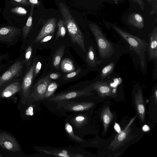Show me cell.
I'll list each match as a JSON object with an SVG mask.
<instances>
[{
	"mask_svg": "<svg viewBox=\"0 0 157 157\" xmlns=\"http://www.w3.org/2000/svg\"><path fill=\"white\" fill-rule=\"evenodd\" d=\"M127 21L130 25L139 29H142L144 26L143 18L138 13L130 14L128 17Z\"/></svg>",
	"mask_w": 157,
	"mask_h": 157,
	"instance_id": "d6986e66",
	"label": "cell"
},
{
	"mask_svg": "<svg viewBox=\"0 0 157 157\" xmlns=\"http://www.w3.org/2000/svg\"><path fill=\"white\" fill-rule=\"evenodd\" d=\"M148 3L150 4L153 8L152 10L150 12L151 14H154L155 12L156 13L157 7V0H146Z\"/></svg>",
	"mask_w": 157,
	"mask_h": 157,
	"instance_id": "1f68e13d",
	"label": "cell"
},
{
	"mask_svg": "<svg viewBox=\"0 0 157 157\" xmlns=\"http://www.w3.org/2000/svg\"><path fill=\"white\" fill-rule=\"evenodd\" d=\"M0 146L9 151L16 152L20 150L19 144L11 136L6 133L0 134Z\"/></svg>",
	"mask_w": 157,
	"mask_h": 157,
	"instance_id": "4fadbf2b",
	"label": "cell"
},
{
	"mask_svg": "<svg viewBox=\"0 0 157 157\" xmlns=\"http://www.w3.org/2000/svg\"><path fill=\"white\" fill-rule=\"evenodd\" d=\"M17 2L23 4L26 6L30 5V3L28 0H14Z\"/></svg>",
	"mask_w": 157,
	"mask_h": 157,
	"instance_id": "8d00e7d4",
	"label": "cell"
},
{
	"mask_svg": "<svg viewBox=\"0 0 157 157\" xmlns=\"http://www.w3.org/2000/svg\"><path fill=\"white\" fill-rule=\"evenodd\" d=\"M132 119L125 127V128L120 132L118 133L113 140L111 142L109 147V149L114 151L122 146L128 141L130 138L131 128L130 126L134 121Z\"/></svg>",
	"mask_w": 157,
	"mask_h": 157,
	"instance_id": "30bf717a",
	"label": "cell"
},
{
	"mask_svg": "<svg viewBox=\"0 0 157 157\" xmlns=\"http://www.w3.org/2000/svg\"><path fill=\"white\" fill-rule=\"evenodd\" d=\"M51 82L50 79L48 76H44L40 79L30 92L27 99L28 103L42 101L48 86Z\"/></svg>",
	"mask_w": 157,
	"mask_h": 157,
	"instance_id": "8992f818",
	"label": "cell"
},
{
	"mask_svg": "<svg viewBox=\"0 0 157 157\" xmlns=\"http://www.w3.org/2000/svg\"><path fill=\"white\" fill-rule=\"evenodd\" d=\"M85 88L96 90L98 95L102 98L106 97H115L116 93L110 85L107 82L102 80L97 81Z\"/></svg>",
	"mask_w": 157,
	"mask_h": 157,
	"instance_id": "ba28073f",
	"label": "cell"
},
{
	"mask_svg": "<svg viewBox=\"0 0 157 157\" xmlns=\"http://www.w3.org/2000/svg\"><path fill=\"white\" fill-rule=\"evenodd\" d=\"M86 62L90 67H95L99 64L100 62L96 57L93 46H90L88 48L86 58Z\"/></svg>",
	"mask_w": 157,
	"mask_h": 157,
	"instance_id": "44dd1931",
	"label": "cell"
},
{
	"mask_svg": "<svg viewBox=\"0 0 157 157\" xmlns=\"http://www.w3.org/2000/svg\"><path fill=\"white\" fill-rule=\"evenodd\" d=\"M21 84L18 79L12 81L3 89L1 94V96L8 98L12 96L21 89Z\"/></svg>",
	"mask_w": 157,
	"mask_h": 157,
	"instance_id": "e0dca14e",
	"label": "cell"
},
{
	"mask_svg": "<svg viewBox=\"0 0 157 157\" xmlns=\"http://www.w3.org/2000/svg\"><path fill=\"white\" fill-rule=\"evenodd\" d=\"M89 26L95 39L100 58L105 59L110 57L114 52L112 44L106 39L100 28L97 25L90 24Z\"/></svg>",
	"mask_w": 157,
	"mask_h": 157,
	"instance_id": "3957f363",
	"label": "cell"
},
{
	"mask_svg": "<svg viewBox=\"0 0 157 157\" xmlns=\"http://www.w3.org/2000/svg\"><path fill=\"white\" fill-rule=\"evenodd\" d=\"M149 42L147 50L150 58L157 60V27L149 34Z\"/></svg>",
	"mask_w": 157,
	"mask_h": 157,
	"instance_id": "2e32d148",
	"label": "cell"
},
{
	"mask_svg": "<svg viewBox=\"0 0 157 157\" xmlns=\"http://www.w3.org/2000/svg\"><path fill=\"white\" fill-rule=\"evenodd\" d=\"M90 102H75L72 100L69 101L62 107L63 110L73 113L83 112L89 110L94 105Z\"/></svg>",
	"mask_w": 157,
	"mask_h": 157,
	"instance_id": "8fae6325",
	"label": "cell"
},
{
	"mask_svg": "<svg viewBox=\"0 0 157 157\" xmlns=\"http://www.w3.org/2000/svg\"><path fill=\"white\" fill-rule=\"evenodd\" d=\"M133 2L137 3L140 7L142 10L144 9V3L143 0H131Z\"/></svg>",
	"mask_w": 157,
	"mask_h": 157,
	"instance_id": "836d02e7",
	"label": "cell"
},
{
	"mask_svg": "<svg viewBox=\"0 0 157 157\" xmlns=\"http://www.w3.org/2000/svg\"><path fill=\"white\" fill-rule=\"evenodd\" d=\"M65 129L67 135L73 141L81 145L84 142L83 140L75 134L72 126L67 120L65 121Z\"/></svg>",
	"mask_w": 157,
	"mask_h": 157,
	"instance_id": "7402d4cb",
	"label": "cell"
},
{
	"mask_svg": "<svg viewBox=\"0 0 157 157\" xmlns=\"http://www.w3.org/2000/svg\"><path fill=\"white\" fill-rule=\"evenodd\" d=\"M101 117L103 124L104 131L105 132L113 117V115L110 111L109 107L106 106L102 109L101 114Z\"/></svg>",
	"mask_w": 157,
	"mask_h": 157,
	"instance_id": "ffe728a7",
	"label": "cell"
},
{
	"mask_svg": "<svg viewBox=\"0 0 157 157\" xmlns=\"http://www.w3.org/2000/svg\"><path fill=\"white\" fill-rule=\"evenodd\" d=\"M29 2L31 5H37L39 3L38 0H29Z\"/></svg>",
	"mask_w": 157,
	"mask_h": 157,
	"instance_id": "f35d334b",
	"label": "cell"
},
{
	"mask_svg": "<svg viewBox=\"0 0 157 157\" xmlns=\"http://www.w3.org/2000/svg\"><path fill=\"white\" fill-rule=\"evenodd\" d=\"M142 129L144 132H147L150 129L149 127L147 125H144L142 127Z\"/></svg>",
	"mask_w": 157,
	"mask_h": 157,
	"instance_id": "ab89813d",
	"label": "cell"
},
{
	"mask_svg": "<svg viewBox=\"0 0 157 157\" xmlns=\"http://www.w3.org/2000/svg\"><path fill=\"white\" fill-rule=\"evenodd\" d=\"M36 63L35 59L32 64L30 67L23 79L21 90L26 100L28 99L33 82L34 77V71Z\"/></svg>",
	"mask_w": 157,
	"mask_h": 157,
	"instance_id": "9c48e42d",
	"label": "cell"
},
{
	"mask_svg": "<svg viewBox=\"0 0 157 157\" xmlns=\"http://www.w3.org/2000/svg\"><path fill=\"white\" fill-rule=\"evenodd\" d=\"M53 36V35L52 34L47 36L41 39L39 42L40 43H42L47 42L51 40Z\"/></svg>",
	"mask_w": 157,
	"mask_h": 157,
	"instance_id": "e575fe53",
	"label": "cell"
},
{
	"mask_svg": "<svg viewBox=\"0 0 157 157\" xmlns=\"http://www.w3.org/2000/svg\"><path fill=\"white\" fill-rule=\"evenodd\" d=\"M58 30L54 41L57 40L60 36L63 37L66 33V28L63 21L61 18H60L58 21Z\"/></svg>",
	"mask_w": 157,
	"mask_h": 157,
	"instance_id": "83f0119b",
	"label": "cell"
},
{
	"mask_svg": "<svg viewBox=\"0 0 157 157\" xmlns=\"http://www.w3.org/2000/svg\"><path fill=\"white\" fill-rule=\"evenodd\" d=\"M134 99L137 113L141 121L143 122L145 119V109L140 89H139L137 93L135 94Z\"/></svg>",
	"mask_w": 157,
	"mask_h": 157,
	"instance_id": "ac0fdd59",
	"label": "cell"
},
{
	"mask_svg": "<svg viewBox=\"0 0 157 157\" xmlns=\"http://www.w3.org/2000/svg\"><path fill=\"white\" fill-rule=\"evenodd\" d=\"M60 76V74L52 73L49 75V78L53 79H56L58 78Z\"/></svg>",
	"mask_w": 157,
	"mask_h": 157,
	"instance_id": "d590c367",
	"label": "cell"
},
{
	"mask_svg": "<svg viewBox=\"0 0 157 157\" xmlns=\"http://www.w3.org/2000/svg\"><path fill=\"white\" fill-rule=\"evenodd\" d=\"M81 71V68H79L77 70L69 73L65 75L63 78L65 80H68L72 78L77 75Z\"/></svg>",
	"mask_w": 157,
	"mask_h": 157,
	"instance_id": "4dcf8cb0",
	"label": "cell"
},
{
	"mask_svg": "<svg viewBox=\"0 0 157 157\" xmlns=\"http://www.w3.org/2000/svg\"><path fill=\"white\" fill-rule=\"evenodd\" d=\"M75 128L81 129L87 124L88 118L82 112L74 113L68 116L66 119Z\"/></svg>",
	"mask_w": 157,
	"mask_h": 157,
	"instance_id": "9a60e30c",
	"label": "cell"
},
{
	"mask_svg": "<svg viewBox=\"0 0 157 157\" xmlns=\"http://www.w3.org/2000/svg\"><path fill=\"white\" fill-rule=\"evenodd\" d=\"M25 60L17 61L0 76V87L12 81L21 74Z\"/></svg>",
	"mask_w": 157,
	"mask_h": 157,
	"instance_id": "52a82bcc",
	"label": "cell"
},
{
	"mask_svg": "<svg viewBox=\"0 0 157 157\" xmlns=\"http://www.w3.org/2000/svg\"><path fill=\"white\" fill-rule=\"evenodd\" d=\"M112 27L130 45L135 53L139 56L142 71L145 73L147 69L145 56L146 48L145 41L126 32L116 25H113Z\"/></svg>",
	"mask_w": 157,
	"mask_h": 157,
	"instance_id": "7a4b0ae2",
	"label": "cell"
},
{
	"mask_svg": "<svg viewBox=\"0 0 157 157\" xmlns=\"http://www.w3.org/2000/svg\"><path fill=\"white\" fill-rule=\"evenodd\" d=\"M154 95L155 96V99L156 102L157 101V87H156L155 89V90L154 92Z\"/></svg>",
	"mask_w": 157,
	"mask_h": 157,
	"instance_id": "60d3db41",
	"label": "cell"
},
{
	"mask_svg": "<svg viewBox=\"0 0 157 157\" xmlns=\"http://www.w3.org/2000/svg\"><path fill=\"white\" fill-rule=\"evenodd\" d=\"M114 128L118 133H119L121 131L119 125L116 123H115Z\"/></svg>",
	"mask_w": 157,
	"mask_h": 157,
	"instance_id": "74e56055",
	"label": "cell"
},
{
	"mask_svg": "<svg viewBox=\"0 0 157 157\" xmlns=\"http://www.w3.org/2000/svg\"><path fill=\"white\" fill-rule=\"evenodd\" d=\"M0 156H2V155L0 154Z\"/></svg>",
	"mask_w": 157,
	"mask_h": 157,
	"instance_id": "7bdbcfd3",
	"label": "cell"
},
{
	"mask_svg": "<svg viewBox=\"0 0 157 157\" xmlns=\"http://www.w3.org/2000/svg\"><path fill=\"white\" fill-rule=\"evenodd\" d=\"M58 87V85L56 82H51L48 86L43 100H48L53 96Z\"/></svg>",
	"mask_w": 157,
	"mask_h": 157,
	"instance_id": "484cf974",
	"label": "cell"
},
{
	"mask_svg": "<svg viewBox=\"0 0 157 157\" xmlns=\"http://www.w3.org/2000/svg\"><path fill=\"white\" fill-rule=\"evenodd\" d=\"M59 6L62 20L72 42L73 44H77L84 52L86 48L82 33L66 5L60 3Z\"/></svg>",
	"mask_w": 157,
	"mask_h": 157,
	"instance_id": "6da1fadb",
	"label": "cell"
},
{
	"mask_svg": "<svg viewBox=\"0 0 157 157\" xmlns=\"http://www.w3.org/2000/svg\"><path fill=\"white\" fill-rule=\"evenodd\" d=\"M10 11L12 13L21 15H25L27 12V11L25 9L21 7L13 8Z\"/></svg>",
	"mask_w": 157,
	"mask_h": 157,
	"instance_id": "f546056e",
	"label": "cell"
},
{
	"mask_svg": "<svg viewBox=\"0 0 157 157\" xmlns=\"http://www.w3.org/2000/svg\"><path fill=\"white\" fill-rule=\"evenodd\" d=\"M37 150L39 153L63 157H83L81 149L73 147L57 148L49 147H39Z\"/></svg>",
	"mask_w": 157,
	"mask_h": 157,
	"instance_id": "5b68a950",
	"label": "cell"
},
{
	"mask_svg": "<svg viewBox=\"0 0 157 157\" xmlns=\"http://www.w3.org/2000/svg\"><path fill=\"white\" fill-rule=\"evenodd\" d=\"M2 58V56L0 55V59Z\"/></svg>",
	"mask_w": 157,
	"mask_h": 157,
	"instance_id": "b9f144b4",
	"label": "cell"
},
{
	"mask_svg": "<svg viewBox=\"0 0 157 157\" xmlns=\"http://www.w3.org/2000/svg\"><path fill=\"white\" fill-rule=\"evenodd\" d=\"M21 30L13 26L0 27V43H9L13 41L21 33Z\"/></svg>",
	"mask_w": 157,
	"mask_h": 157,
	"instance_id": "7c38bea8",
	"label": "cell"
},
{
	"mask_svg": "<svg viewBox=\"0 0 157 157\" xmlns=\"http://www.w3.org/2000/svg\"><path fill=\"white\" fill-rule=\"evenodd\" d=\"M60 65L61 69L64 73H70L75 70L73 61L69 58L63 59Z\"/></svg>",
	"mask_w": 157,
	"mask_h": 157,
	"instance_id": "cb8c5ba5",
	"label": "cell"
},
{
	"mask_svg": "<svg viewBox=\"0 0 157 157\" xmlns=\"http://www.w3.org/2000/svg\"><path fill=\"white\" fill-rule=\"evenodd\" d=\"M41 63L40 61H38L36 63L34 71V77H36L39 74L41 69Z\"/></svg>",
	"mask_w": 157,
	"mask_h": 157,
	"instance_id": "d6a6232c",
	"label": "cell"
},
{
	"mask_svg": "<svg viewBox=\"0 0 157 157\" xmlns=\"http://www.w3.org/2000/svg\"><path fill=\"white\" fill-rule=\"evenodd\" d=\"M31 5V8L29 17L26 23L22 29L23 37L24 39L26 38L29 33L32 25L33 16L34 5Z\"/></svg>",
	"mask_w": 157,
	"mask_h": 157,
	"instance_id": "d4e9b609",
	"label": "cell"
},
{
	"mask_svg": "<svg viewBox=\"0 0 157 157\" xmlns=\"http://www.w3.org/2000/svg\"><path fill=\"white\" fill-rule=\"evenodd\" d=\"M56 19L55 17L48 19L43 26L33 43H37L44 37L53 34L56 29Z\"/></svg>",
	"mask_w": 157,
	"mask_h": 157,
	"instance_id": "5bb4252c",
	"label": "cell"
},
{
	"mask_svg": "<svg viewBox=\"0 0 157 157\" xmlns=\"http://www.w3.org/2000/svg\"><path fill=\"white\" fill-rule=\"evenodd\" d=\"M114 67V64L111 62L105 67L102 70L101 77L102 80L109 76L113 72Z\"/></svg>",
	"mask_w": 157,
	"mask_h": 157,
	"instance_id": "4316f807",
	"label": "cell"
},
{
	"mask_svg": "<svg viewBox=\"0 0 157 157\" xmlns=\"http://www.w3.org/2000/svg\"><path fill=\"white\" fill-rule=\"evenodd\" d=\"M32 53V47L31 45L27 48L25 55V63L27 67L29 66L31 63Z\"/></svg>",
	"mask_w": 157,
	"mask_h": 157,
	"instance_id": "f1b7e54d",
	"label": "cell"
},
{
	"mask_svg": "<svg viewBox=\"0 0 157 157\" xmlns=\"http://www.w3.org/2000/svg\"><path fill=\"white\" fill-rule=\"evenodd\" d=\"M64 46L63 45L58 48L55 52L52 58V65L57 70L59 66L64 51Z\"/></svg>",
	"mask_w": 157,
	"mask_h": 157,
	"instance_id": "603a6c76",
	"label": "cell"
},
{
	"mask_svg": "<svg viewBox=\"0 0 157 157\" xmlns=\"http://www.w3.org/2000/svg\"><path fill=\"white\" fill-rule=\"evenodd\" d=\"M93 94L87 89L78 90L70 91L54 94L48 100L59 110L62 107L71 100L83 96H90Z\"/></svg>",
	"mask_w": 157,
	"mask_h": 157,
	"instance_id": "277c9868",
	"label": "cell"
}]
</instances>
